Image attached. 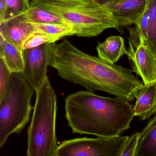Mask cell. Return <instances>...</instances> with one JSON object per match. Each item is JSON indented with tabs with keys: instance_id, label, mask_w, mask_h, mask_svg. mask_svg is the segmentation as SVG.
Wrapping results in <instances>:
<instances>
[{
	"instance_id": "cell-21",
	"label": "cell",
	"mask_w": 156,
	"mask_h": 156,
	"mask_svg": "<svg viewBox=\"0 0 156 156\" xmlns=\"http://www.w3.org/2000/svg\"><path fill=\"white\" fill-rule=\"evenodd\" d=\"M12 73L2 57H0V100L5 95Z\"/></svg>"
},
{
	"instance_id": "cell-6",
	"label": "cell",
	"mask_w": 156,
	"mask_h": 156,
	"mask_svg": "<svg viewBox=\"0 0 156 156\" xmlns=\"http://www.w3.org/2000/svg\"><path fill=\"white\" fill-rule=\"evenodd\" d=\"M129 136L78 138L64 140L55 156H120Z\"/></svg>"
},
{
	"instance_id": "cell-3",
	"label": "cell",
	"mask_w": 156,
	"mask_h": 156,
	"mask_svg": "<svg viewBox=\"0 0 156 156\" xmlns=\"http://www.w3.org/2000/svg\"><path fill=\"white\" fill-rule=\"evenodd\" d=\"M30 5L62 18L78 37H95L110 28L119 31L113 13L99 0H32Z\"/></svg>"
},
{
	"instance_id": "cell-24",
	"label": "cell",
	"mask_w": 156,
	"mask_h": 156,
	"mask_svg": "<svg viewBox=\"0 0 156 156\" xmlns=\"http://www.w3.org/2000/svg\"><path fill=\"white\" fill-rule=\"evenodd\" d=\"M156 113V97L155 98V101L154 102V104H153V107H152V108H151V111H150L148 115H147V119L153 116L154 114Z\"/></svg>"
},
{
	"instance_id": "cell-12",
	"label": "cell",
	"mask_w": 156,
	"mask_h": 156,
	"mask_svg": "<svg viewBox=\"0 0 156 156\" xmlns=\"http://www.w3.org/2000/svg\"><path fill=\"white\" fill-rule=\"evenodd\" d=\"M135 156H156V113L139 132Z\"/></svg>"
},
{
	"instance_id": "cell-17",
	"label": "cell",
	"mask_w": 156,
	"mask_h": 156,
	"mask_svg": "<svg viewBox=\"0 0 156 156\" xmlns=\"http://www.w3.org/2000/svg\"><path fill=\"white\" fill-rule=\"evenodd\" d=\"M149 7L148 39L146 44L156 57V0H147Z\"/></svg>"
},
{
	"instance_id": "cell-18",
	"label": "cell",
	"mask_w": 156,
	"mask_h": 156,
	"mask_svg": "<svg viewBox=\"0 0 156 156\" xmlns=\"http://www.w3.org/2000/svg\"><path fill=\"white\" fill-rule=\"evenodd\" d=\"M4 1L7 7L4 22L20 16L31 8L29 0H4Z\"/></svg>"
},
{
	"instance_id": "cell-7",
	"label": "cell",
	"mask_w": 156,
	"mask_h": 156,
	"mask_svg": "<svg viewBox=\"0 0 156 156\" xmlns=\"http://www.w3.org/2000/svg\"><path fill=\"white\" fill-rule=\"evenodd\" d=\"M49 44H44L23 51L24 67L22 73L35 91L41 87L48 76Z\"/></svg>"
},
{
	"instance_id": "cell-9",
	"label": "cell",
	"mask_w": 156,
	"mask_h": 156,
	"mask_svg": "<svg viewBox=\"0 0 156 156\" xmlns=\"http://www.w3.org/2000/svg\"><path fill=\"white\" fill-rule=\"evenodd\" d=\"M117 21L119 31L123 33V28L136 24L146 9L147 0H102Z\"/></svg>"
},
{
	"instance_id": "cell-22",
	"label": "cell",
	"mask_w": 156,
	"mask_h": 156,
	"mask_svg": "<svg viewBox=\"0 0 156 156\" xmlns=\"http://www.w3.org/2000/svg\"><path fill=\"white\" fill-rule=\"evenodd\" d=\"M139 137V132L129 136L124 144L120 156H135Z\"/></svg>"
},
{
	"instance_id": "cell-5",
	"label": "cell",
	"mask_w": 156,
	"mask_h": 156,
	"mask_svg": "<svg viewBox=\"0 0 156 156\" xmlns=\"http://www.w3.org/2000/svg\"><path fill=\"white\" fill-rule=\"evenodd\" d=\"M34 91L22 73H12L5 95L0 100V147L11 134L20 133L30 121Z\"/></svg>"
},
{
	"instance_id": "cell-1",
	"label": "cell",
	"mask_w": 156,
	"mask_h": 156,
	"mask_svg": "<svg viewBox=\"0 0 156 156\" xmlns=\"http://www.w3.org/2000/svg\"><path fill=\"white\" fill-rule=\"evenodd\" d=\"M49 66L65 80L87 91H101L130 102L144 84L133 70L84 53L69 41L49 44Z\"/></svg>"
},
{
	"instance_id": "cell-15",
	"label": "cell",
	"mask_w": 156,
	"mask_h": 156,
	"mask_svg": "<svg viewBox=\"0 0 156 156\" xmlns=\"http://www.w3.org/2000/svg\"><path fill=\"white\" fill-rule=\"evenodd\" d=\"M21 16L28 21L34 24H70L60 16L34 6H31V8Z\"/></svg>"
},
{
	"instance_id": "cell-23",
	"label": "cell",
	"mask_w": 156,
	"mask_h": 156,
	"mask_svg": "<svg viewBox=\"0 0 156 156\" xmlns=\"http://www.w3.org/2000/svg\"><path fill=\"white\" fill-rule=\"evenodd\" d=\"M7 12V7L4 0H0V24L5 20Z\"/></svg>"
},
{
	"instance_id": "cell-4",
	"label": "cell",
	"mask_w": 156,
	"mask_h": 156,
	"mask_svg": "<svg viewBox=\"0 0 156 156\" xmlns=\"http://www.w3.org/2000/svg\"><path fill=\"white\" fill-rule=\"evenodd\" d=\"M36 101L28 129V156H55L57 97L46 77L35 91Z\"/></svg>"
},
{
	"instance_id": "cell-25",
	"label": "cell",
	"mask_w": 156,
	"mask_h": 156,
	"mask_svg": "<svg viewBox=\"0 0 156 156\" xmlns=\"http://www.w3.org/2000/svg\"><path fill=\"white\" fill-rule=\"evenodd\" d=\"M99 1H102V0H99ZM110 1H112L117 2L120 1H122V0H110Z\"/></svg>"
},
{
	"instance_id": "cell-20",
	"label": "cell",
	"mask_w": 156,
	"mask_h": 156,
	"mask_svg": "<svg viewBox=\"0 0 156 156\" xmlns=\"http://www.w3.org/2000/svg\"><path fill=\"white\" fill-rule=\"evenodd\" d=\"M149 24V7L147 0L146 9L143 14L138 20L136 24V33L139 40H143L145 43L148 39V30Z\"/></svg>"
},
{
	"instance_id": "cell-19",
	"label": "cell",
	"mask_w": 156,
	"mask_h": 156,
	"mask_svg": "<svg viewBox=\"0 0 156 156\" xmlns=\"http://www.w3.org/2000/svg\"><path fill=\"white\" fill-rule=\"evenodd\" d=\"M61 38L52 35H47L35 32L29 37L23 47V51L26 49L34 48L45 43H52L60 40Z\"/></svg>"
},
{
	"instance_id": "cell-13",
	"label": "cell",
	"mask_w": 156,
	"mask_h": 156,
	"mask_svg": "<svg viewBox=\"0 0 156 156\" xmlns=\"http://www.w3.org/2000/svg\"><path fill=\"white\" fill-rule=\"evenodd\" d=\"M156 97V82L145 84L140 88L136 97V102L133 108L135 116L140 120L147 119V115L153 107Z\"/></svg>"
},
{
	"instance_id": "cell-10",
	"label": "cell",
	"mask_w": 156,
	"mask_h": 156,
	"mask_svg": "<svg viewBox=\"0 0 156 156\" xmlns=\"http://www.w3.org/2000/svg\"><path fill=\"white\" fill-rule=\"evenodd\" d=\"M35 32L34 24L26 20L21 15L0 24V34L9 42L23 52L25 42Z\"/></svg>"
},
{
	"instance_id": "cell-16",
	"label": "cell",
	"mask_w": 156,
	"mask_h": 156,
	"mask_svg": "<svg viewBox=\"0 0 156 156\" xmlns=\"http://www.w3.org/2000/svg\"><path fill=\"white\" fill-rule=\"evenodd\" d=\"M36 31L60 38L67 36L75 35L73 28L71 24H34Z\"/></svg>"
},
{
	"instance_id": "cell-11",
	"label": "cell",
	"mask_w": 156,
	"mask_h": 156,
	"mask_svg": "<svg viewBox=\"0 0 156 156\" xmlns=\"http://www.w3.org/2000/svg\"><path fill=\"white\" fill-rule=\"evenodd\" d=\"M97 50L99 58L112 64L115 63L128 52L124 39L119 36L108 37L104 42L98 44Z\"/></svg>"
},
{
	"instance_id": "cell-2",
	"label": "cell",
	"mask_w": 156,
	"mask_h": 156,
	"mask_svg": "<svg viewBox=\"0 0 156 156\" xmlns=\"http://www.w3.org/2000/svg\"><path fill=\"white\" fill-rule=\"evenodd\" d=\"M129 102L79 91L65 99V117L73 133L116 136L130 128L135 117Z\"/></svg>"
},
{
	"instance_id": "cell-14",
	"label": "cell",
	"mask_w": 156,
	"mask_h": 156,
	"mask_svg": "<svg viewBox=\"0 0 156 156\" xmlns=\"http://www.w3.org/2000/svg\"><path fill=\"white\" fill-rule=\"evenodd\" d=\"M0 57H2L12 73H22L24 69L23 52L9 42L0 34Z\"/></svg>"
},
{
	"instance_id": "cell-8",
	"label": "cell",
	"mask_w": 156,
	"mask_h": 156,
	"mask_svg": "<svg viewBox=\"0 0 156 156\" xmlns=\"http://www.w3.org/2000/svg\"><path fill=\"white\" fill-rule=\"evenodd\" d=\"M126 55L133 71L142 78L145 84L156 82V57L143 40L129 42Z\"/></svg>"
}]
</instances>
